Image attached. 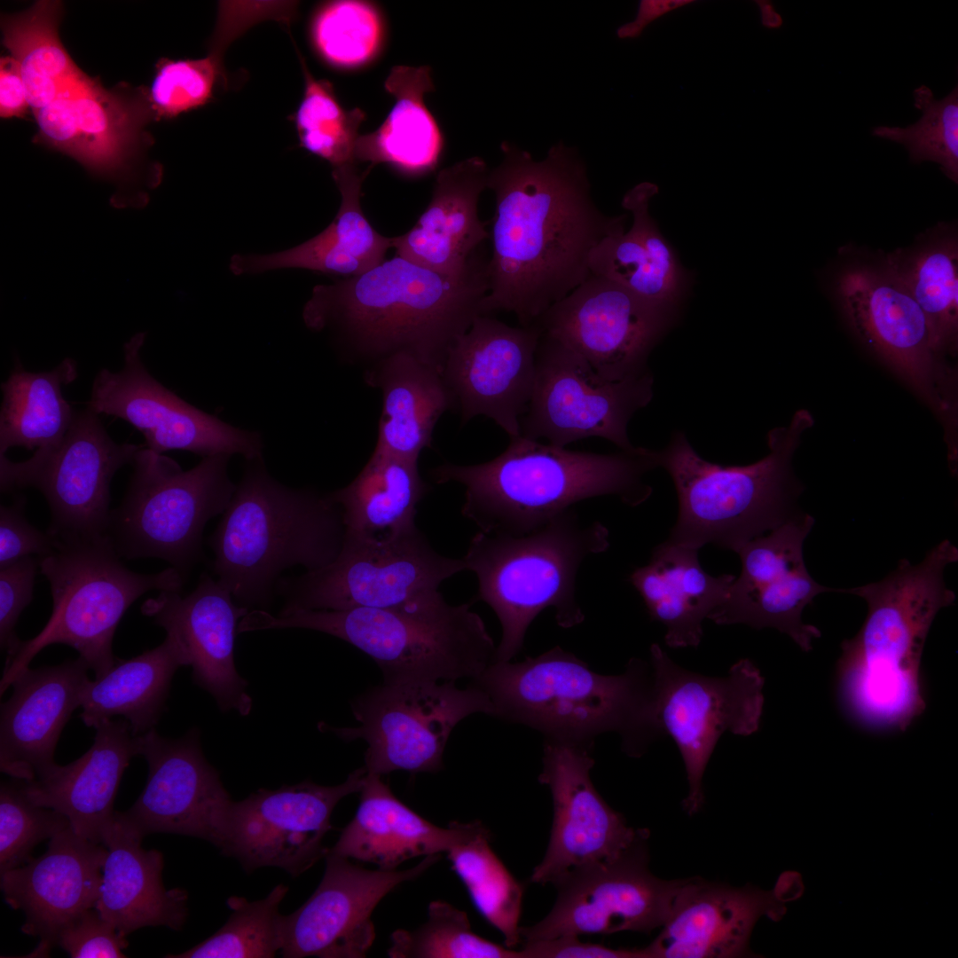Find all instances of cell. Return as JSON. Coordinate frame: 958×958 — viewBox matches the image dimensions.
I'll return each instance as SVG.
<instances>
[{"instance_id": "52a82bcc", "label": "cell", "mask_w": 958, "mask_h": 958, "mask_svg": "<svg viewBox=\"0 0 958 958\" xmlns=\"http://www.w3.org/2000/svg\"><path fill=\"white\" fill-rule=\"evenodd\" d=\"M468 603L448 604L442 593L392 609L248 612L243 632L303 628L353 645L379 666L383 683L456 681L478 677L495 661L494 641Z\"/></svg>"}, {"instance_id": "f1b7e54d", "label": "cell", "mask_w": 958, "mask_h": 958, "mask_svg": "<svg viewBox=\"0 0 958 958\" xmlns=\"http://www.w3.org/2000/svg\"><path fill=\"white\" fill-rule=\"evenodd\" d=\"M106 855L104 844L68 826L42 856L1 874L5 902L25 914L22 931L41 940L38 954H47L68 923L95 907Z\"/></svg>"}, {"instance_id": "816d5d0a", "label": "cell", "mask_w": 958, "mask_h": 958, "mask_svg": "<svg viewBox=\"0 0 958 958\" xmlns=\"http://www.w3.org/2000/svg\"><path fill=\"white\" fill-rule=\"evenodd\" d=\"M313 44L330 65L354 68L378 52L383 35L381 15L366 1L337 0L322 4L310 27Z\"/></svg>"}, {"instance_id": "ffe728a7", "label": "cell", "mask_w": 958, "mask_h": 958, "mask_svg": "<svg viewBox=\"0 0 958 958\" xmlns=\"http://www.w3.org/2000/svg\"><path fill=\"white\" fill-rule=\"evenodd\" d=\"M144 342L145 334H136L124 345L122 369L114 373L103 368L97 373L89 409L129 422L142 433L145 447L156 453L183 450L202 458L241 454L248 461L262 457L258 433L206 413L156 381L141 360Z\"/></svg>"}, {"instance_id": "9a60e30c", "label": "cell", "mask_w": 958, "mask_h": 958, "mask_svg": "<svg viewBox=\"0 0 958 958\" xmlns=\"http://www.w3.org/2000/svg\"><path fill=\"white\" fill-rule=\"evenodd\" d=\"M143 445L118 444L98 414L75 411L63 438L36 450L24 461L0 456L3 492L34 487L46 499L51 514L48 532L59 540L107 536L110 484L122 466L132 463Z\"/></svg>"}, {"instance_id": "f907efd6", "label": "cell", "mask_w": 958, "mask_h": 958, "mask_svg": "<svg viewBox=\"0 0 958 958\" xmlns=\"http://www.w3.org/2000/svg\"><path fill=\"white\" fill-rule=\"evenodd\" d=\"M914 106L920 119L907 127L876 126V137L903 145L915 163L933 161L944 175L958 183V87L937 99L925 85L914 90Z\"/></svg>"}, {"instance_id": "11a10c76", "label": "cell", "mask_w": 958, "mask_h": 958, "mask_svg": "<svg viewBox=\"0 0 958 958\" xmlns=\"http://www.w3.org/2000/svg\"><path fill=\"white\" fill-rule=\"evenodd\" d=\"M37 567L39 559L29 556L0 568V643L7 654L6 660L16 654L22 642L15 627L32 601Z\"/></svg>"}, {"instance_id": "4dcf8cb0", "label": "cell", "mask_w": 958, "mask_h": 958, "mask_svg": "<svg viewBox=\"0 0 958 958\" xmlns=\"http://www.w3.org/2000/svg\"><path fill=\"white\" fill-rule=\"evenodd\" d=\"M89 669L78 656L58 665L27 668L16 678L12 696L1 705L2 773L28 781L56 764L57 743L81 706Z\"/></svg>"}, {"instance_id": "d6986e66", "label": "cell", "mask_w": 958, "mask_h": 958, "mask_svg": "<svg viewBox=\"0 0 958 958\" xmlns=\"http://www.w3.org/2000/svg\"><path fill=\"white\" fill-rule=\"evenodd\" d=\"M33 114L35 142L114 180L132 177L153 143L145 130L155 120L148 90L107 89L83 71Z\"/></svg>"}, {"instance_id": "5bb4252c", "label": "cell", "mask_w": 958, "mask_h": 958, "mask_svg": "<svg viewBox=\"0 0 958 958\" xmlns=\"http://www.w3.org/2000/svg\"><path fill=\"white\" fill-rule=\"evenodd\" d=\"M356 727L320 724L344 741L366 742L365 767L383 775L393 771L435 773L456 725L474 713L494 717L488 695L473 684L454 681L386 684L371 688L351 704Z\"/></svg>"}, {"instance_id": "680465c9", "label": "cell", "mask_w": 958, "mask_h": 958, "mask_svg": "<svg viewBox=\"0 0 958 958\" xmlns=\"http://www.w3.org/2000/svg\"><path fill=\"white\" fill-rule=\"evenodd\" d=\"M522 958H652L648 946L615 949L582 942L578 936L565 935L543 940L523 941Z\"/></svg>"}, {"instance_id": "d4e9b609", "label": "cell", "mask_w": 958, "mask_h": 958, "mask_svg": "<svg viewBox=\"0 0 958 958\" xmlns=\"http://www.w3.org/2000/svg\"><path fill=\"white\" fill-rule=\"evenodd\" d=\"M541 334L537 323L511 326L484 315L456 341L442 373L463 425L483 415L510 438L521 436L520 420L534 389Z\"/></svg>"}, {"instance_id": "6da1fadb", "label": "cell", "mask_w": 958, "mask_h": 958, "mask_svg": "<svg viewBox=\"0 0 958 958\" xmlns=\"http://www.w3.org/2000/svg\"><path fill=\"white\" fill-rule=\"evenodd\" d=\"M500 149L487 181L495 216L482 313L512 312L529 326L591 275V252L627 216L597 207L585 162L562 141L540 161L507 141Z\"/></svg>"}, {"instance_id": "7bdbcfd3", "label": "cell", "mask_w": 958, "mask_h": 958, "mask_svg": "<svg viewBox=\"0 0 958 958\" xmlns=\"http://www.w3.org/2000/svg\"><path fill=\"white\" fill-rule=\"evenodd\" d=\"M63 4L36 1L28 9L1 15L2 43L19 63L33 112L47 106L82 70L59 35Z\"/></svg>"}, {"instance_id": "f5cc1de1", "label": "cell", "mask_w": 958, "mask_h": 958, "mask_svg": "<svg viewBox=\"0 0 958 958\" xmlns=\"http://www.w3.org/2000/svg\"><path fill=\"white\" fill-rule=\"evenodd\" d=\"M17 782L0 788V872L29 861L32 850L70 826L62 813L32 803Z\"/></svg>"}, {"instance_id": "9c48e42d", "label": "cell", "mask_w": 958, "mask_h": 958, "mask_svg": "<svg viewBox=\"0 0 958 958\" xmlns=\"http://www.w3.org/2000/svg\"><path fill=\"white\" fill-rule=\"evenodd\" d=\"M609 546L601 522L584 524L574 509L524 534L477 532L462 558L475 573L483 601L496 613L502 636L495 661H510L521 650L528 627L546 608L558 624L570 628L585 616L576 599V577L583 561Z\"/></svg>"}, {"instance_id": "7dc6e473", "label": "cell", "mask_w": 958, "mask_h": 958, "mask_svg": "<svg viewBox=\"0 0 958 958\" xmlns=\"http://www.w3.org/2000/svg\"><path fill=\"white\" fill-rule=\"evenodd\" d=\"M298 56L304 77L302 98L294 114L301 145L333 169L357 164L356 145L365 113L359 108L344 109L332 84L316 79L299 51Z\"/></svg>"}, {"instance_id": "94428289", "label": "cell", "mask_w": 958, "mask_h": 958, "mask_svg": "<svg viewBox=\"0 0 958 958\" xmlns=\"http://www.w3.org/2000/svg\"><path fill=\"white\" fill-rule=\"evenodd\" d=\"M690 3L691 0H642L639 3L635 19L620 26L616 35L620 39L636 38L651 22Z\"/></svg>"}, {"instance_id": "8992f818", "label": "cell", "mask_w": 958, "mask_h": 958, "mask_svg": "<svg viewBox=\"0 0 958 958\" xmlns=\"http://www.w3.org/2000/svg\"><path fill=\"white\" fill-rule=\"evenodd\" d=\"M210 538L217 581L242 605H264L280 573L332 562L345 527L328 495L295 490L274 480L261 458L250 460Z\"/></svg>"}, {"instance_id": "44dd1931", "label": "cell", "mask_w": 958, "mask_h": 958, "mask_svg": "<svg viewBox=\"0 0 958 958\" xmlns=\"http://www.w3.org/2000/svg\"><path fill=\"white\" fill-rule=\"evenodd\" d=\"M365 773L364 766L336 786L306 781L233 801L222 852L246 871L277 867L298 876L326 856L322 843L332 813L344 797L359 792Z\"/></svg>"}, {"instance_id": "8d00e7d4", "label": "cell", "mask_w": 958, "mask_h": 958, "mask_svg": "<svg viewBox=\"0 0 958 958\" xmlns=\"http://www.w3.org/2000/svg\"><path fill=\"white\" fill-rule=\"evenodd\" d=\"M734 578L732 574L707 573L697 549L668 540L656 546L649 562L630 576L650 618L665 626L664 641L673 648L699 645L704 619L724 601Z\"/></svg>"}, {"instance_id": "4fadbf2b", "label": "cell", "mask_w": 958, "mask_h": 958, "mask_svg": "<svg viewBox=\"0 0 958 958\" xmlns=\"http://www.w3.org/2000/svg\"><path fill=\"white\" fill-rule=\"evenodd\" d=\"M463 570V559L438 554L417 527L384 540L345 534L332 562L284 583L282 610L407 606L439 594L440 585Z\"/></svg>"}, {"instance_id": "6125c7cd", "label": "cell", "mask_w": 958, "mask_h": 958, "mask_svg": "<svg viewBox=\"0 0 958 958\" xmlns=\"http://www.w3.org/2000/svg\"><path fill=\"white\" fill-rule=\"evenodd\" d=\"M757 3H758V4L760 9L761 22L765 27L774 28L781 25L782 20L781 16L774 11L771 4L764 1H759Z\"/></svg>"}, {"instance_id": "60d3db41", "label": "cell", "mask_w": 958, "mask_h": 958, "mask_svg": "<svg viewBox=\"0 0 958 958\" xmlns=\"http://www.w3.org/2000/svg\"><path fill=\"white\" fill-rule=\"evenodd\" d=\"M428 491L418 460L374 450L356 478L328 497L342 511L345 534L384 540L416 528L417 506Z\"/></svg>"}, {"instance_id": "681fc988", "label": "cell", "mask_w": 958, "mask_h": 958, "mask_svg": "<svg viewBox=\"0 0 958 958\" xmlns=\"http://www.w3.org/2000/svg\"><path fill=\"white\" fill-rule=\"evenodd\" d=\"M428 921L414 931L397 930L390 936L391 958H522L515 951L479 937L467 914L451 904H429Z\"/></svg>"}, {"instance_id": "2e32d148", "label": "cell", "mask_w": 958, "mask_h": 958, "mask_svg": "<svg viewBox=\"0 0 958 958\" xmlns=\"http://www.w3.org/2000/svg\"><path fill=\"white\" fill-rule=\"evenodd\" d=\"M648 370L633 379L607 381L577 353L542 333L536 355V378L521 436L565 447L601 437L631 451L627 427L632 415L653 397Z\"/></svg>"}, {"instance_id": "484cf974", "label": "cell", "mask_w": 958, "mask_h": 958, "mask_svg": "<svg viewBox=\"0 0 958 958\" xmlns=\"http://www.w3.org/2000/svg\"><path fill=\"white\" fill-rule=\"evenodd\" d=\"M318 888L296 911L285 915L283 957L361 958L375 938L371 915L397 886L422 875L440 860L426 856L406 870H368L330 852Z\"/></svg>"}, {"instance_id": "74e56055", "label": "cell", "mask_w": 958, "mask_h": 958, "mask_svg": "<svg viewBox=\"0 0 958 958\" xmlns=\"http://www.w3.org/2000/svg\"><path fill=\"white\" fill-rule=\"evenodd\" d=\"M365 382L381 390L382 409L375 451L419 460L431 446L444 412L456 409L442 371L408 355H396L366 368Z\"/></svg>"}, {"instance_id": "277c9868", "label": "cell", "mask_w": 958, "mask_h": 958, "mask_svg": "<svg viewBox=\"0 0 958 958\" xmlns=\"http://www.w3.org/2000/svg\"><path fill=\"white\" fill-rule=\"evenodd\" d=\"M656 467V451L643 447L604 454L519 436L490 461L445 463L434 468L432 476L438 483L465 487L461 513L481 531L519 536L592 498L616 496L637 506L650 497L652 488L644 476Z\"/></svg>"}, {"instance_id": "db71d44e", "label": "cell", "mask_w": 958, "mask_h": 958, "mask_svg": "<svg viewBox=\"0 0 958 958\" xmlns=\"http://www.w3.org/2000/svg\"><path fill=\"white\" fill-rule=\"evenodd\" d=\"M372 168L364 171L357 164L334 168L332 177L341 194V205L326 228L337 246L362 262L369 270L385 260L392 238L380 234L365 217L362 206V185Z\"/></svg>"}, {"instance_id": "8fae6325", "label": "cell", "mask_w": 958, "mask_h": 958, "mask_svg": "<svg viewBox=\"0 0 958 958\" xmlns=\"http://www.w3.org/2000/svg\"><path fill=\"white\" fill-rule=\"evenodd\" d=\"M230 457H205L185 471L143 446L131 463L126 495L111 511L107 537L118 554L160 558L181 573L192 565L201 555L207 522L225 511L235 491L227 473Z\"/></svg>"}, {"instance_id": "ee69618b", "label": "cell", "mask_w": 958, "mask_h": 958, "mask_svg": "<svg viewBox=\"0 0 958 958\" xmlns=\"http://www.w3.org/2000/svg\"><path fill=\"white\" fill-rule=\"evenodd\" d=\"M885 265L907 287L926 317L938 355L956 348L958 334V244L944 237L914 250L898 249Z\"/></svg>"}, {"instance_id": "f35d334b", "label": "cell", "mask_w": 958, "mask_h": 958, "mask_svg": "<svg viewBox=\"0 0 958 958\" xmlns=\"http://www.w3.org/2000/svg\"><path fill=\"white\" fill-rule=\"evenodd\" d=\"M190 665L180 640L172 633L153 649L130 659L116 660L102 676L90 679L82 695L81 718L98 727L114 716H123L134 736L154 728L165 709L176 671Z\"/></svg>"}, {"instance_id": "4316f807", "label": "cell", "mask_w": 958, "mask_h": 958, "mask_svg": "<svg viewBox=\"0 0 958 958\" xmlns=\"http://www.w3.org/2000/svg\"><path fill=\"white\" fill-rule=\"evenodd\" d=\"M836 294L852 327L928 401L938 398L936 353L925 315L885 266L855 264L839 274Z\"/></svg>"}, {"instance_id": "c3c4849f", "label": "cell", "mask_w": 958, "mask_h": 958, "mask_svg": "<svg viewBox=\"0 0 958 958\" xmlns=\"http://www.w3.org/2000/svg\"><path fill=\"white\" fill-rule=\"evenodd\" d=\"M237 36L216 25L209 52L201 59H160L148 90L155 120L175 118L208 103L219 82L224 80V55Z\"/></svg>"}, {"instance_id": "5b68a950", "label": "cell", "mask_w": 958, "mask_h": 958, "mask_svg": "<svg viewBox=\"0 0 958 958\" xmlns=\"http://www.w3.org/2000/svg\"><path fill=\"white\" fill-rule=\"evenodd\" d=\"M471 684L491 701L494 717L522 724L546 739L593 743L615 732L632 756L656 737L649 663L632 658L624 672L602 675L555 647L519 663L494 661Z\"/></svg>"}, {"instance_id": "6f0895ef", "label": "cell", "mask_w": 958, "mask_h": 958, "mask_svg": "<svg viewBox=\"0 0 958 958\" xmlns=\"http://www.w3.org/2000/svg\"><path fill=\"white\" fill-rule=\"evenodd\" d=\"M24 499L0 506V568L26 557L51 554L59 540L31 525L23 515Z\"/></svg>"}, {"instance_id": "1f68e13d", "label": "cell", "mask_w": 958, "mask_h": 958, "mask_svg": "<svg viewBox=\"0 0 958 958\" xmlns=\"http://www.w3.org/2000/svg\"><path fill=\"white\" fill-rule=\"evenodd\" d=\"M95 729L93 744L82 757L55 764L32 781H18L32 803L62 813L77 835L103 844L122 774L138 745L126 719H109Z\"/></svg>"}, {"instance_id": "d590c367", "label": "cell", "mask_w": 958, "mask_h": 958, "mask_svg": "<svg viewBox=\"0 0 958 958\" xmlns=\"http://www.w3.org/2000/svg\"><path fill=\"white\" fill-rule=\"evenodd\" d=\"M658 187L642 182L623 197L632 213L629 230L604 238L591 252V274L610 279L658 304L679 310L689 278L649 214V201Z\"/></svg>"}, {"instance_id": "cb8c5ba5", "label": "cell", "mask_w": 958, "mask_h": 958, "mask_svg": "<svg viewBox=\"0 0 958 958\" xmlns=\"http://www.w3.org/2000/svg\"><path fill=\"white\" fill-rule=\"evenodd\" d=\"M593 745L545 741L538 781L550 789L554 814L546 854L530 876L535 883H552L572 868L617 857L648 835L628 826L594 788Z\"/></svg>"}, {"instance_id": "30bf717a", "label": "cell", "mask_w": 958, "mask_h": 958, "mask_svg": "<svg viewBox=\"0 0 958 958\" xmlns=\"http://www.w3.org/2000/svg\"><path fill=\"white\" fill-rule=\"evenodd\" d=\"M121 559L107 536L59 540L51 554L39 558L41 572L51 586V615L43 629L22 640L16 654L5 661L1 695L51 644L75 648L95 678L102 676L116 660L113 639L129 607L151 590L180 592L183 574L177 569L140 574L125 567Z\"/></svg>"}, {"instance_id": "bcb514c9", "label": "cell", "mask_w": 958, "mask_h": 958, "mask_svg": "<svg viewBox=\"0 0 958 958\" xmlns=\"http://www.w3.org/2000/svg\"><path fill=\"white\" fill-rule=\"evenodd\" d=\"M288 888L279 883L263 899L250 902L243 897L227 899L231 915L223 927L197 946L172 958H269L284 943L285 915L279 904Z\"/></svg>"}, {"instance_id": "f6af8a7d", "label": "cell", "mask_w": 958, "mask_h": 958, "mask_svg": "<svg viewBox=\"0 0 958 958\" xmlns=\"http://www.w3.org/2000/svg\"><path fill=\"white\" fill-rule=\"evenodd\" d=\"M490 832L478 821L474 832L446 853L452 868L488 923L503 936L505 946L522 942L519 921L522 885L490 846Z\"/></svg>"}, {"instance_id": "91938a15", "label": "cell", "mask_w": 958, "mask_h": 958, "mask_svg": "<svg viewBox=\"0 0 958 958\" xmlns=\"http://www.w3.org/2000/svg\"><path fill=\"white\" fill-rule=\"evenodd\" d=\"M29 104L19 63L12 56L0 59V116L24 118Z\"/></svg>"}, {"instance_id": "7c38bea8", "label": "cell", "mask_w": 958, "mask_h": 958, "mask_svg": "<svg viewBox=\"0 0 958 958\" xmlns=\"http://www.w3.org/2000/svg\"><path fill=\"white\" fill-rule=\"evenodd\" d=\"M652 715L659 736L669 735L684 761L689 813L703 804V777L718 739L726 732L747 736L760 725L764 678L749 659L734 664L720 677L688 671L656 643L650 647Z\"/></svg>"}, {"instance_id": "e0dca14e", "label": "cell", "mask_w": 958, "mask_h": 958, "mask_svg": "<svg viewBox=\"0 0 958 958\" xmlns=\"http://www.w3.org/2000/svg\"><path fill=\"white\" fill-rule=\"evenodd\" d=\"M647 836L617 857L572 868L555 879L553 908L538 923L520 928L522 941L661 928L685 879L651 874Z\"/></svg>"}, {"instance_id": "ba28073f", "label": "cell", "mask_w": 958, "mask_h": 958, "mask_svg": "<svg viewBox=\"0 0 958 958\" xmlns=\"http://www.w3.org/2000/svg\"><path fill=\"white\" fill-rule=\"evenodd\" d=\"M810 424L808 412H797L789 426L769 433L770 452L747 466L710 462L684 433L675 432L666 448L656 451L657 467L671 475L679 501L667 540L697 550L712 544L736 552L797 514L791 507V459Z\"/></svg>"}, {"instance_id": "b9f144b4", "label": "cell", "mask_w": 958, "mask_h": 958, "mask_svg": "<svg viewBox=\"0 0 958 958\" xmlns=\"http://www.w3.org/2000/svg\"><path fill=\"white\" fill-rule=\"evenodd\" d=\"M78 375L76 362L64 358L47 372L25 370L15 362L1 384L0 456L8 449H45L58 444L69 428L74 411L62 394V386Z\"/></svg>"}, {"instance_id": "d6a6232c", "label": "cell", "mask_w": 958, "mask_h": 958, "mask_svg": "<svg viewBox=\"0 0 958 958\" xmlns=\"http://www.w3.org/2000/svg\"><path fill=\"white\" fill-rule=\"evenodd\" d=\"M489 173L486 162L477 156L441 169L431 200L415 225L392 238L397 255L445 274L466 269L490 237L478 216Z\"/></svg>"}, {"instance_id": "7402d4cb", "label": "cell", "mask_w": 958, "mask_h": 958, "mask_svg": "<svg viewBox=\"0 0 958 958\" xmlns=\"http://www.w3.org/2000/svg\"><path fill=\"white\" fill-rule=\"evenodd\" d=\"M813 524V517L797 514L743 544L735 552L741 573L709 619L720 625L774 628L803 651L811 650L821 631L804 623L802 613L817 595L836 591L817 583L806 569L803 546Z\"/></svg>"}, {"instance_id": "603a6c76", "label": "cell", "mask_w": 958, "mask_h": 958, "mask_svg": "<svg viewBox=\"0 0 958 958\" xmlns=\"http://www.w3.org/2000/svg\"><path fill=\"white\" fill-rule=\"evenodd\" d=\"M137 740L138 755L148 764V778L134 805L117 812L119 818L142 837L153 833L185 835L222 850L233 801L205 758L198 730L169 739L153 728Z\"/></svg>"}, {"instance_id": "83f0119b", "label": "cell", "mask_w": 958, "mask_h": 958, "mask_svg": "<svg viewBox=\"0 0 958 958\" xmlns=\"http://www.w3.org/2000/svg\"><path fill=\"white\" fill-rule=\"evenodd\" d=\"M141 612L166 633L177 637L189 656L194 683L213 695L221 711L249 713L252 699L247 683L234 664L238 621L248 611L233 602L227 588L202 575L187 596L161 591L143 603Z\"/></svg>"}, {"instance_id": "ab89813d", "label": "cell", "mask_w": 958, "mask_h": 958, "mask_svg": "<svg viewBox=\"0 0 958 958\" xmlns=\"http://www.w3.org/2000/svg\"><path fill=\"white\" fill-rule=\"evenodd\" d=\"M395 104L374 131L360 135L357 161L387 163L408 176L435 169L443 149L441 131L425 103L434 89L428 67H394L384 82Z\"/></svg>"}, {"instance_id": "3957f363", "label": "cell", "mask_w": 958, "mask_h": 958, "mask_svg": "<svg viewBox=\"0 0 958 958\" xmlns=\"http://www.w3.org/2000/svg\"><path fill=\"white\" fill-rule=\"evenodd\" d=\"M957 560L956 546L946 539L917 564L901 560L878 582L836 589L868 604L865 622L843 641L836 666L842 705L860 725L904 731L923 712L921 657L935 616L955 600L944 570Z\"/></svg>"}, {"instance_id": "9f6ffc18", "label": "cell", "mask_w": 958, "mask_h": 958, "mask_svg": "<svg viewBox=\"0 0 958 958\" xmlns=\"http://www.w3.org/2000/svg\"><path fill=\"white\" fill-rule=\"evenodd\" d=\"M73 958H121L128 946L126 936L101 917L94 907L68 923L57 943Z\"/></svg>"}, {"instance_id": "ac0fdd59", "label": "cell", "mask_w": 958, "mask_h": 958, "mask_svg": "<svg viewBox=\"0 0 958 958\" xmlns=\"http://www.w3.org/2000/svg\"><path fill=\"white\" fill-rule=\"evenodd\" d=\"M677 310L591 274L535 323L581 357L604 381L648 371V357L673 325Z\"/></svg>"}, {"instance_id": "f546056e", "label": "cell", "mask_w": 958, "mask_h": 958, "mask_svg": "<svg viewBox=\"0 0 958 958\" xmlns=\"http://www.w3.org/2000/svg\"><path fill=\"white\" fill-rule=\"evenodd\" d=\"M787 903L778 890L741 888L685 879L658 936L648 946L652 958H728L750 954L758 919L780 920Z\"/></svg>"}, {"instance_id": "7a4b0ae2", "label": "cell", "mask_w": 958, "mask_h": 958, "mask_svg": "<svg viewBox=\"0 0 958 958\" xmlns=\"http://www.w3.org/2000/svg\"><path fill=\"white\" fill-rule=\"evenodd\" d=\"M487 265L479 249L455 274L396 255L360 275L314 287L303 321L313 331L334 333L366 368L408 355L443 373L451 348L483 316Z\"/></svg>"}, {"instance_id": "e575fe53", "label": "cell", "mask_w": 958, "mask_h": 958, "mask_svg": "<svg viewBox=\"0 0 958 958\" xmlns=\"http://www.w3.org/2000/svg\"><path fill=\"white\" fill-rule=\"evenodd\" d=\"M142 839L115 812L103 844L107 855L95 908L124 936L147 926L179 931L187 916L188 894L181 888H164L163 856L143 849Z\"/></svg>"}, {"instance_id": "836d02e7", "label": "cell", "mask_w": 958, "mask_h": 958, "mask_svg": "<svg viewBox=\"0 0 958 958\" xmlns=\"http://www.w3.org/2000/svg\"><path fill=\"white\" fill-rule=\"evenodd\" d=\"M381 777L366 771L356 814L328 852L396 870L409 859L447 852L475 829L478 821H453L447 828L430 823L398 800Z\"/></svg>"}]
</instances>
